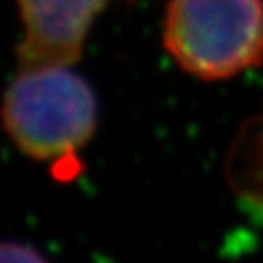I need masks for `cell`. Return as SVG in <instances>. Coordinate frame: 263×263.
Instances as JSON below:
<instances>
[{"label": "cell", "instance_id": "1", "mask_svg": "<svg viewBox=\"0 0 263 263\" xmlns=\"http://www.w3.org/2000/svg\"><path fill=\"white\" fill-rule=\"evenodd\" d=\"M92 88L66 66L20 70L4 98V125L20 151L51 162L59 179L78 172L76 154L96 129Z\"/></svg>", "mask_w": 263, "mask_h": 263}, {"label": "cell", "instance_id": "2", "mask_svg": "<svg viewBox=\"0 0 263 263\" xmlns=\"http://www.w3.org/2000/svg\"><path fill=\"white\" fill-rule=\"evenodd\" d=\"M164 41L189 74L230 78L263 61V2L170 0Z\"/></svg>", "mask_w": 263, "mask_h": 263}, {"label": "cell", "instance_id": "3", "mask_svg": "<svg viewBox=\"0 0 263 263\" xmlns=\"http://www.w3.org/2000/svg\"><path fill=\"white\" fill-rule=\"evenodd\" d=\"M24 39L20 70L68 66L80 57L88 29L105 0H18Z\"/></svg>", "mask_w": 263, "mask_h": 263}, {"label": "cell", "instance_id": "4", "mask_svg": "<svg viewBox=\"0 0 263 263\" xmlns=\"http://www.w3.org/2000/svg\"><path fill=\"white\" fill-rule=\"evenodd\" d=\"M228 168L234 187L263 203V117L250 123L238 137Z\"/></svg>", "mask_w": 263, "mask_h": 263}, {"label": "cell", "instance_id": "5", "mask_svg": "<svg viewBox=\"0 0 263 263\" xmlns=\"http://www.w3.org/2000/svg\"><path fill=\"white\" fill-rule=\"evenodd\" d=\"M43 257L29 246L4 244L2 246V261H41Z\"/></svg>", "mask_w": 263, "mask_h": 263}]
</instances>
